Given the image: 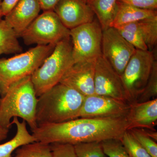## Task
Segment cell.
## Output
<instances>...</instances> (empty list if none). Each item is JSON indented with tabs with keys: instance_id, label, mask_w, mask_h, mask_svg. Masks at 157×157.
Masks as SVG:
<instances>
[{
	"instance_id": "6da1fadb",
	"label": "cell",
	"mask_w": 157,
	"mask_h": 157,
	"mask_svg": "<svg viewBox=\"0 0 157 157\" xmlns=\"http://www.w3.org/2000/svg\"><path fill=\"white\" fill-rule=\"evenodd\" d=\"M127 117L119 118L79 117L58 123L38 125L32 131L36 141L77 144L120 139L128 130Z\"/></svg>"
},
{
	"instance_id": "7a4b0ae2",
	"label": "cell",
	"mask_w": 157,
	"mask_h": 157,
	"mask_svg": "<svg viewBox=\"0 0 157 157\" xmlns=\"http://www.w3.org/2000/svg\"><path fill=\"white\" fill-rule=\"evenodd\" d=\"M85 98L76 90L59 83L38 97L37 124L58 123L79 118Z\"/></svg>"
},
{
	"instance_id": "3957f363",
	"label": "cell",
	"mask_w": 157,
	"mask_h": 157,
	"mask_svg": "<svg viewBox=\"0 0 157 157\" xmlns=\"http://www.w3.org/2000/svg\"><path fill=\"white\" fill-rule=\"evenodd\" d=\"M37 100L31 76L11 84L0 98V125L9 129L11 119L20 117L28 124L31 131L34 130L38 126L36 118Z\"/></svg>"
},
{
	"instance_id": "277c9868",
	"label": "cell",
	"mask_w": 157,
	"mask_h": 157,
	"mask_svg": "<svg viewBox=\"0 0 157 157\" xmlns=\"http://www.w3.org/2000/svg\"><path fill=\"white\" fill-rule=\"evenodd\" d=\"M56 45H36L8 59H0V95L2 97L11 84L31 76L52 52Z\"/></svg>"
},
{
	"instance_id": "5b68a950",
	"label": "cell",
	"mask_w": 157,
	"mask_h": 157,
	"mask_svg": "<svg viewBox=\"0 0 157 157\" xmlns=\"http://www.w3.org/2000/svg\"><path fill=\"white\" fill-rule=\"evenodd\" d=\"M71 39L58 43L41 66L31 76L37 98L59 83L74 64Z\"/></svg>"
},
{
	"instance_id": "8992f818",
	"label": "cell",
	"mask_w": 157,
	"mask_h": 157,
	"mask_svg": "<svg viewBox=\"0 0 157 157\" xmlns=\"http://www.w3.org/2000/svg\"><path fill=\"white\" fill-rule=\"evenodd\" d=\"M155 61L152 51L139 49L130 59L121 76L129 104L136 102L143 92Z\"/></svg>"
},
{
	"instance_id": "52a82bcc",
	"label": "cell",
	"mask_w": 157,
	"mask_h": 157,
	"mask_svg": "<svg viewBox=\"0 0 157 157\" xmlns=\"http://www.w3.org/2000/svg\"><path fill=\"white\" fill-rule=\"evenodd\" d=\"M70 32L54 11H47L39 14L21 37L27 45H56L70 39Z\"/></svg>"
},
{
	"instance_id": "ba28073f",
	"label": "cell",
	"mask_w": 157,
	"mask_h": 157,
	"mask_svg": "<svg viewBox=\"0 0 157 157\" xmlns=\"http://www.w3.org/2000/svg\"><path fill=\"white\" fill-rule=\"evenodd\" d=\"M103 30L98 19L70 30L74 63L96 59L102 55Z\"/></svg>"
},
{
	"instance_id": "9c48e42d",
	"label": "cell",
	"mask_w": 157,
	"mask_h": 157,
	"mask_svg": "<svg viewBox=\"0 0 157 157\" xmlns=\"http://www.w3.org/2000/svg\"><path fill=\"white\" fill-rule=\"evenodd\" d=\"M136 50L115 28L110 27L103 31L102 55L120 76Z\"/></svg>"
},
{
	"instance_id": "30bf717a",
	"label": "cell",
	"mask_w": 157,
	"mask_h": 157,
	"mask_svg": "<svg viewBox=\"0 0 157 157\" xmlns=\"http://www.w3.org/2000/svg\"><path fill=\"white\" fill-rule=\"evenodd\" d=\"M130 108L128 102L94 94L86 96L79 117H126Z\"/></svg>"
},
{
	"instance_id": "8fae6325",
	"label": "cell",
	"mask_w": 157,
	"mask_h": 157,
	"mask_svg": "<svg viewBox=\"0 0 157 157\" xmlns=\"http://www.w3.org/2000/svg\"><path fill=\"white\" fill-rule=\"evenodd\" d=\"M94 82L96 94L127 102L121 76L102 55L96 60Z\"/></svg>"
},
{
	"instance_id": "7c38bea8",
	"label": "cell",
	"mask_w": 157,
	"mask_h": 157,
	"mask_svg": "<svg viewBox=\"0 0 157 157\" xmlns=\"http://www.w3.org/2000/svg\"><path fill=\"white\" fill-rule=\"evenodd\" d=\"M96 59L76 63L68 69L59 83L76 90L84 96L94 94Z\"/></svg>"
},
{
	"instance_id": "4fadbf2b",
	"label": "cell",
	"mask_w": 157,
	"mask_h": 157,
	"mask_svg": "<svg viewBox=\"0 0 157 157\" xmlns=\"http://www.w3.org/2000/svg\"><path fill=\"white\" fill-rule=\"evenodd\" d=\"M53 11L69 30L92 22L95 16L84 0H61Z\"/></svg>"
},
{
	"instance_id": "5bb4252c",
	"label": "cell",
	"mask_w": 157,
	"mask_h": 157,
	"mask_svg": "<svg viewBox=\"0 0 157 157\" xmlns=\"http://www.w3.org/2000/svg\"><path fill=\"white\" fill-rule=\"evenodd\" d=\"M41 10L38 0H19L4 20L20 37L39 16Z\"/></svg>"
},
{
	"instance_id": "9a60e30c",
	"label": "cell",
	"mask_w": 157,
	"mask_h": 157,
	"mask_svg": "<svg viewBox=\"0 0 157 157\" xmlns=\"http://www.w3.org/2000/svg\"><path fill=\"white\" fill-rule=\"evenodd\" d=\"M127 118L129 124L128 130L140 128L155 131L154 127L157 122V98L130 104Z\"/></svg>"
},
{
	"instance_id": "2e32d148",
	"label": "cell",
	"mask_w": 157,
	"mask_h": 157,
	"mask_svg": "<svg viewBox=\"0 0 157 157\" xmlns=\"http://www.w3.org/2000/svg\"><path fill=\"white\" fill-rule=\"evenodd\" d=\"M157 17V10L140 9L117 1V9L110 27L117 28L130 23Z\"/></svg>"
},
{
	"instance_id": "e0dca14e",
	"label": "cell",
	"mask_w": 157,
	"mask_h": 157,
	"mask_svg": "<svg viewBox=\"0 0 157 157\" xmlns=\"http://www.w3.org/2000/svg\"><path fill=\"white\" fill-rule=\"evenodd\" d=\"M13 124L17 128L16 134L9 141L0 144V157H11L13 151L20 147L36 141L33 135L29 133L25 121L20 122L18 117H14L11 122V124Z\"/></svg>"
},
{
	"instance_id": "ac0fdd59",
	"label": "cell",
	"mask_w": 157,
	"mask_h": 157,
	"mask_svg": "<svg viewBox=\"0 0 157 157\" xmlns=\"http://www.w3.org/2000/svg\"><path fill=\"white\" fill-rule=\"evenodd\" d=\"M118 0H88L86 2L91 9L102 30L110 27L117 9Z\"/></svg>"
},
{
	"instance_id": "d6986e66",
	"label": "cell",
	"mask_w": 157,
	"mask_h": 157,
	"mask_svg": "<svg viewBox=\"0 0 157 157\" xmlns=\"http://www.w3.org/2000/svg\"><path fill=\"white\" fill-rule=\"evenodd\" d=\"M18 38L5 20L0 21V56L21 53L22 48Z\"/></svg>"
},
{
	"instance_id": "ffe728a7",
	"label": "cell",
	"mask_w": 157,
	"mask_h": 157,
	"mask_svg": "<svg viewBox=\"0 0 157 157\" xmlns=\"http://www.w3.org/2000/svg\"><path fill=\"white\" fill-rule=\"evenodd\" d=\"M138 32L144 43L151 51L157 43V17L137 21Z\"/></svg>"
},
{
	"instance_id": "44dd1931",
	"label": "cell",
	"mask_w": 157,
	"mask_h": 157,
	"mask_svg": "<svg viewBox=\"0 0 157 157\" xmlns=\"http://www.w3.org/2000/svg\"><path fill=\"white\" fill-rule=\"evenodd\" d=\"M11 157H52L50 145L35 141L20 147Z\"/></svg>"
},
{
	"instance_id": "7402d4cb",
	"label": "cell",
	"mask_w": 157,
	"mask_h": 157,
	"mask_svg": "<svg viewBox=\"0 0 157 157\" xmlns=\"http://www.w3.org/2000/svg\"><path fill=\"white\" fill-rule=\"evenodd\" d=\"M115 29L122 36L136 49L148 50V48L138 32L136 22L120 26Z\"/></svg>"
},
{
	"instance_id": "603a6c76",
	"label": "cell",
	"mask_w": 157,
	"mask_h": 157,
	"mask_svg": "<svg viewBox=\"0 0 157 157\" xmlns=\"http://www.w3.org/2000/svg\"><path fill=\"white\" fill-rule=\"evenodd\" d=\"M120 140L130 157H151L128 131L124 133Z\"/></svg>"
},
{
	"instance_id": "cb8c5ba5",
	"label": "cell",
	"mask_w": 157,
	"mask_h": 157,
	"mask_svg": "<svg viewBox=\"0 0 157 157\" xmlns=\"http://www.w3.org/2000/svg\"><path fill=\"white\" fill-rule=\"evenodd\" d=\"M73 145L78 157H106L101 142H86Z\"/></svg>"
},
{
	"instance_id": "d4e9b609",
	"label": "cell",
	"mask_w": 157,
	"mask_h": 157,
	"mask_svg": "<svg viewBox=\"0 0 157 157\" xmlns=\"http://www.w3.org/2000/svg\"><path fill=\"white\" fill-rule=\"evenodd\" d=\"M128 131L145 149L151 156L157 157L156 142L146 134L144 129L133 128Z\"/></svg>"
},
{
	"instance_id": "484cf974",
	"label": "cell",
	"mask_w": 157,
	"mask_h": 157,
	"mask_svg": "<svg viewBox=\"0 0 157 157\" xmlns=\"http://www.w3.org/2000/svg\"><path fill=\"white\" fill-rule=\"evenodd\" d=\"M157 96V62L154 63L150 76L143 92L136 102H146Z\"/></svg>"
},
{
	"instance_id": "4316f807",
	"label": "cell",
	"mask_w": 157,
	"mask_h": 157,
	"mask_svg": "<svg viewBox=\"0 0 157 157\" xmlns=\"http://www.w3.org/2000/svg\"><path fill=\"white\" fill-rule=\"evenodd\" d=\"M101 143L103 151L107 156L130 157L120 139H109Z\"/></svg>"
},
{
	"instance_id": "83f0119b",
	"label": "cell",
	"mask_w": 157,
	"mask_h": 157,
	"mask_svg": "<svg viewBox=\"0 0 157 157\" xmlns=\"http://www.w3.org/2000/svg\"><path fill=\"white\" fill-rule=\"evenodd\" d=\"M49 145L52 157H78L73 144L55 143Z\"/></svg>"
},
{
	"instance_id": "f1b7e54d",
	"label": "cell",
	"mask_w": 157,
	"mask_h": 157,
	"mask_svg": "<svg viewBox=\"0 0 157 157\" xmlns=\"http://www.w3.org/2000/svg\"><path fill=\"white\" fill-rule=\"evenodd\" d=\"M131 6L147 10H157V0H118Z\"/></svg>"
},
{
	"instance_id": "f546056e",
	"label": "cell",
	"mask_w": 157,
	"mask_h": 157,
	"mask_svg": "<svg viewBox=\"0 0 157 157\" xmlns=\"http://www.w3.org/2000/svg\"><path fill=\"white\" fill-rule=\"evenodd\" d=\"M19 1V0H2V10L3 16L7 15Z\"/></svg>"
},
{
	"instance_id": "4dcf8cb0",
	"label": "cell",
	"mask_w": 157,
	"mask_h": 157,
	"mask_svg": "<svg viewBox=\"0 0 157 157\" xmlns=\"http://www.w3.org/2000/svg\"><path fill=\"white\" fill-rule=\"evenodd\" d=\"M41 7V10L43 11H53L55 7L61 0H38Z\"/></svg>"
},
{
	"instance_id": "1f68e13d",
	"label": "cell",
	"mask_w": 157,
	"mask_h": 157,
	"mask_svg": "<svg viewBox=\"0 0 157 157\" xmlns=\"http://www.w3.org/2000/svg\"><path fill=\"white\" fill-rule=\"evenodd\" d=\"M9 133V129L4 128L0 125V142L7 138Z\"/></svg>"
},
{
	"instance_id": "d6a6232c",
	"label": "cell",
	"mask_w": 157,
	"mask_h": 157,
	"mask_svg": "<svg viewBox=\"0 0 157 157\" xmlns=\"http://www.w3.org/2000/svg\"><path fill=\"white\" fill-rule=\"evenodd\" d=\"M2 0H0V21L2 20V17H3L2 10Z\"/></svg>"
},
{
	"instance_id": "836d02e7",
	"label": "cell",
	"mask_w": 157,
	"mask_h": 157,
	"mask_svg": "<svg viewBox=\"0 0 157 157\" xmlns=\"http://www.w3.org/2000/svg\"><path fill=\"white\" fill-rule=\"evenodd\" d=\"M85 1H86V2H87V1H88V0H84Z\"/></svg>"
}]
</instances>
